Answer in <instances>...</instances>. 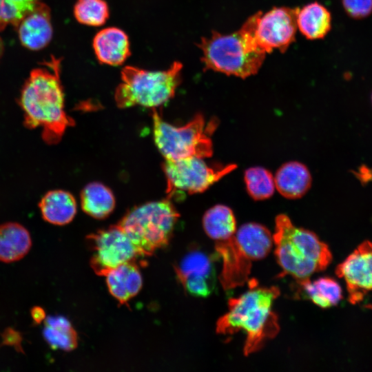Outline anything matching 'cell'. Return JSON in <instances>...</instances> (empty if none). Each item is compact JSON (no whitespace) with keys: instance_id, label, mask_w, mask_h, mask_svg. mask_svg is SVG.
Instances as JSON below:
<instances>
[{"instance_id":"26","label":"cell","mask_w":372,"mask_h":372,"mask_svg":"<svg viewBox=\"0 0 372 372\" xmlns=\"http://www.w3.org/2000/svg\"><path fill=\"white\" fill-rule=\"evenodd\" d=\"M109 14V7L104 0H77L74 7L75 19L86 25H102Z\"/></svg>"},{"instance_id":"14","label":"cell","mask_w":372,"mask_h":372,"mask_svg":"<svg viewBox=\"0 0 372 372\" xmlns=\"http://www.w3.org/2000/svg\"><path fill=\"white\" fill-rule=\"evenodd\" d=\"M23 46L31 50L46 47L52 37V25L50 8L40 2L26 14L16 27Z\"/></svg>"},{"instance_id":"24","label":"cell","mask_w":372,"mask_h":372,"mask_svg":"<svg viewBox=\"0 0 372 372\" xmlns=\"http://www.w3.org/2000/svg\"><path fill=\"white\" fill-rule=\"evenodd\" d=\"M43 333L45 341L54 349L69 351L77 347V333L65 317L46 318Z\"/></svg>"},{"instance_id":"5","label":"cell","mask_w":372,"mask_h":372,"mask_svg":"<svg viewBox=\"0 0 372 372\" xmlns=\"http://www.w3.org/2000/svg\"><path fill=\"white\" fill-rule=\"evenodd\" d=\"M198 47L204 69L242 79L256 74L266 56L247 21L231 34L212 32L209 37L202 38Z\"/></svg>"},{"instance_id":"20","label":"cell","mask_w":372,"mask_h":372,"mask_svg":"<svg viewBox=\"0 0 372 372\" xmlns=\"http://www.w3.org/2000/svg\"><path fill=\"white\" fill-rule=\"evenodd\" d=\"M32 246L29 231L17 223L0 225V261L12 262L23 258Z\"/></svg>"},{"instance_id":"10","label":"cell","mask_w":372,"mask_h":372,"mask_svg":"<svg viewBox=\"0 0 372 372\" xmlns=\"http://www.w3.org/2000/svg\"><path fill=\"white\" fill-rule=\"evenodd\" d=\"M298 9L273 8L265 13L259 11L247 20L258 45L266 54L274 49L284 52L294 41Z\"/></svg>"},{"instance_id":"1","label":"cell","mask_w":372,"mask_h":372,"mask_svg":"<svg viewBox=\"0 0 372 372\" xmlns=\"http://www.w3.org/2000/svg\"><path fill=\"white\" fill-rule=\"evenodd\" d=\"M45 67L32 70L25 81L19 99L23 112V125L32 130L41 127L43 140L55 145L74 121L64 110V93L61 82V59L52 56Z\"/></svg>"},{"instance_id":"8","label":"cell","mask_w":372,"mask_h":372,"mask_svg":"<svg viewBox=\"0 0 372 372\" xmlns=\"http://www.w3.org/2000/svg\"><path fill=\"white\" fill-rule=\"evenodd\" d=\"M154 142L166 160L188 157L208 158L213 154L210 135L214 123L206 125L201 114L183 126L176 127L164 121L156 110L152 109Z\"/></svg>"},{"instance_id":"16","label":"cell","mask_w":372,"mask_h":372,"mask_svg":"<svg viewBox=\"0 0 372 372\" xmlns=\"http://www.w3.org/2000/svg\"><path fill=\"white\" fill-rule=\"evenodd\" d=\"M109 291L120 304L127 303L141 289L142 276L135 261L123 263L106 276Z\"/></svg>"},{"instance_id":"4","label":"cell","mask_w":372,"mask_h":372,"mask_svg":"<svg viewBox=\"0 0 372 372\" xmlns=\"http://www.w3.org/2000/svg\"><path fill=\"white\" fill-rule=\"evenodd\" d=\"M273 245V236L262 225L248 223L235 234L214 242V248L222 260L219 280L225 291L242 287L249 280L252 262L265 258Z\"/></svg>"},{"instance_id":"13","label":"cell","mask_w":372,"mask_h":372,"mask_svg":"<svg viewBox=\"0 0 372 372\" xmlns=\"http://www.w3.org/2000/svg\"><path fill=\"white\" fill-rule=\"evenodd\" d=\"M184 289L196 297H207L214 288L215 271L209 256L198 249H192L174 267Z\"/></svg>"},{"instance_id":"30","label":"cell","mask_w":372,"mask_h":372,"mask_svg":"<svg viewBox=\"0 0 372 372\" xmlns=\"http://www.w3.org/2000/svg\"><path fill=\"white\" fill-rule=\"evenodd\" d=\"M4 52V45L2 39L0 37V59Z\"/></svg>"},{"instance_id":"15","label":"cell","mask_w":372,"mask_h":372,"mask_svg":"<svg viewBox=\"0 0 372 372\" xmlns=\"http://www.w3.org/2000/svg\"><path fill=\"white\" fill-rule=\"evenodd\" d=\"M93 48L100 63L112 66L123 64L131 54L128 36L115 27L99 31L93 39Z\"/></svg>"},{"instance_id":"6","label":"cell","mask_w":372,"mask_h":372,"mask_svg":"<svg viewBox=\"0 0 372 372\" xmlns=\"http://www.w3.org/2000/svg\"><path fill=\"white\" fill-rule=\"evenodd\" d=\"M180 216L169 197L134 207L117 225L141 257L149 256L168 245Z\"/></svg>"},{"instance_id":"27","label":"cell","mask_w":372,"mask_h":372,"mask_svg":"<svg viewBox=\"0 0 372 372\" xmlns=\"http://www.w3.org/2000/svg\"><path fill=\"white\" fill-rule=\"evenodd\" d=\"M41 0H0V31L8 25L15 28Z\"/></svg>"},{"instance_id":"21","label":"cell","mask_w":372,"mask_h":372,"mask_svg":"<svg viewBox=\"0 0 372 372\" xmlns=\"http://www.w3.org/2000/svg\"><path fill=\"white\" fill-rule=\"evenodd\" d=\"M297 26L308 39H322L331 30V16L324 6L313 2L298 9Z\"/></svg>"},{"instance_id":"7","label":"cell","mask_w":372,"mask_h":372,"mask_svg":"<svg viewBox=\"0 0 372 372\" xmlns=\"http://www.w3.org/2000/svg\"><path fill=\"white\" fill-rule=\"evenodd\" d=\"M183 65L175 61L165 70L149 71L134 66L121 70V82L116 88L114 99L119 108L141 105L154 109L175 94L181 82Z\"/></svg>"},{"instance_id":"31","label":"cell","mask_w":372,"mask_h":372,"mask_svg":"<svg viewBox=\"0 0 372 372\" xmlns=\"http://www.w3.org/2000/svg\"><path fill=\"white\" fill-rule=\"evenodd\" d=\"M365 307H367L368 309H372V304H367V305H365Z\"/></svg>"},{"instance_id":"29","label":"cell","mask_w":372,"mask_h":372,"mask_svg":"<svg viewBox=\"0 0 372 372\" xmlns=\"http://www.w3.org/2000/svg\"><path fill=\"white\" fill-rule=\"evenodd\" d=\"M31 313L33 320L37 322H40L45 318L44 311L40 307H34Z\"/></svg>"},{"instance_id":"18","label":"cell","mask_w":372,"mask_h":372,"mask_svg":"<svg viewBox=\"0 0 372 372\" xmlns=\"http://www.w3.org/2000/svg\"><path fill=\"white\" fill-rule=\"evenodd\" d=\"M296 296L311 300L323 308L336 306L343 298L342 289L339 283L329 277H322L314 281L310 278L297 280Z\"/></svg>"},{"instance_id":"19","label":"cell","mask_w":372,"mask_h":372,"mask_svg":"<svg viewBox=\"0 0 372 372\" xmlns=\"http://www.w3.org/2000/svg\"><path fill=\"white\" fill-rule=\"evenodd\" d=\"M39 207L42 218L48 223L64 225L70 223L76 214V203L68 192L57 189L47 192Z\"/></svg>"},{"instance_id":"3","label":"cell","mask_w":372,"mask_h":372,"mask_svg":"<svg viewBox=\"0 0 372 372\" xmlns=\"http://www.w3.org/2000/svg\"><path fill=\"white\" fill-rule=\"evenodd\" d=\"M272 236L274 254L282 269L280 278L291 276L296 281L310 278L325 270L333 260L327 243L315 233L295 226L286 214L276 217Z\"/></svg>"},{"instance_id":"23","label":"cell","mask_w":372,"mask_h":372,"mask_svg":"<svg viewBox=\"0 0 372 372\" xmlns=\"http://www.w3.org/2000/svg\"><path fill=\"white\" fill-rule=\"evenodd\" d=\"M206 234L214 242L233 236L236 232V220L233 211L224 205L209 209L203 218Z\"/></svg>"},{"instance_id":"25","label":"cell","mask_w":372,"mask_h":372,"mask_svg":"<svg viewBox=\"0 0 372 372\" xmlns=\"http://www.w3.org/2000/svg\"><path fill=\"white\" fill-rule=\"evenodd\" d=\"M245 182L249 195L255 200L270 198L275 190L272 174L261 167H250L245 172Z\"/></svg>"},{"instance_id":"28","label":"cell","mask_w":372,"mask_h":372,"mask_svg":"<svg viewBox=\"0 0 372 372\" xmlns=\"http://www.w3.org/2000/svg\"><path fill=\"white\" fill-rule=\"evenodd\" d=\"M347 13L354 19H362L372 12V0H342Z\"/></svg>"},{"instance_id":"17","label":"cell","mask_w":372,"mask_h":372,"mask_svg":"<svg viewBox=\"0 0 372 372\" xmlns=\"http://www.w3.org/2000/svg\"><path fill=\"white\" fill-rule=\"evenodd\" d=\"M278 192L289 199L303 196L311 185V176L307 167L297 161L283 164L274 178Z\"/></svg>"},{"instance_id":"11","label":"cell","mask_w":372,"mask_h":372,"mask_svg":"<svg viewBox=\"0 0 372 372\" xmlns=\"http://www.w3.org/2000/svg\"><path fill=\"white\" fill-rule=\"evenodd\" d=\"M87 239L93 252L90 265L99 276H106L119 265L141 257L117 224L89 235Z\"/></svg>"},{"instance_id":"22","label":"cell","mask_w":372,"mask_h":372,"mask_svg":"<svg viewBox=\"0 0 372 372\" xmlns=\"http://www.w3.org/2000/svg\"><path fill=\"white\" fill-rule=\"evenodd\" d=\"M81 205L83 211L90 216L102 219L114 210L115 198L108 187L94 182L87 185L81 191Z\"/></svg>"},{"instance_id":"9","label":"cell","mask_w":372,"mask_h":372,"mask_svg":"<svg viewBox=\"0 0 372 372\" xmlns=\"http://www.w3.org/2000/svg\"><path fill=\"white\" fill-rule=\"evenodd\" d=\"M204 158L188 157L178 160H166L162 165L165 173L168 196L177 192L189 194L200 193L234 170L236 164L208 165Z\"/></svg>"},{"instance_id":"32","label":"cell","mask_w":372,"mask_h":372,"mask_svg":"<svg viewBox=\"0 0 372 372\" xmlns=\"http://www.w3.org/2000/svg\"><path fill=\"white\" fill-rule=\"evenodd\" d=\"M371 102H372V94H371Z\"/></svg>"},{"instance_id":"12","label":"cell","mask_w":372,"mask_h":372,"mask_svg":"<svg viewBox=\"0 0 372 372\" xmlns=\"http://www.w3.org/2000/svg\"><path fill=\"white\" fill-rule=\"evenodd\" d=\"M335 275L342 278L351 304L362 302L372 291V241L366 240L335 268Z\"/></svg>"},{"instance_id":"2","label":"cell","mask_w":372,"mask_h":372,"mask_svg":"<svg viewBox=\"0 0 372 372\" xmlns=\"http://www.w3.org/2000/svg\"><path fill=\"white\" fill-rule=\"evenodd\" d=\"M249 289L228 301V311L216 324L220 335H233L241 330L246 333L243 353L248 356L260 351L280 331L277 314L272 311L274 301L280 295L276 286L259 287L256 279L247 282Z\"/></svg>"}]
</instances>
